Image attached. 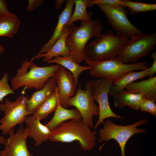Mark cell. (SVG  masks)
Masks as SVG:
<instances>
[{"instance_id": "1", "label": "cell", "mask_w": 156, "mask_h": 156, "mask_svg": "<svg viewBox=\"0 0 156 156\" xmlns=\"http://www.w3.org/2000/svg\"><path fill=\"white\" fill-rule=\"evenodd\" d=\"M96 134L82 119L73 120L63 122L51 131L50 140L64 143L77 141L81 149L86 151L96 146Z\"/></svg>"}, {"instance_id": "2", "label": "cell", "mask_w": 156, "mask_h": 156, "mask_svg": "<svg viewBox=\"0 0 156 156\" xmlns=\"http://www.w3.org/2000/svg\"><path fill=\"white\" fill-rule=\"evenodd\" d=\"M129 39L115 34L111 30L101 34L87 44L85 61L96 62L116 58Z\"/></svg>"}, {"instance_id": "3", "label": "cell", "mask_w": 156, "mask_h": 156, "mask_svg": "<svg viewBox=\"0 0 156 156\" xmlns=\"http://www.w3.org/2000/svg\"><path fill=\"white\" fill-rule=\"evenodd\" d=\"M103 28L102 23L99 20L82 21L79 27L73 23L69 27L66 45L70 50L71 55L77 64L80 65L85 61V49L88 41L91 38L101 34Z\"/></svg>"}, {"instance_id": "4", "label": "cell", "mask_w": 156, "mask_h": 156, "mask_svg": "<svg viewBox=\"0 0 156 156\" xmlns=\"http://www.w3.org/2000/svg\"><path fill=\"white\" fill-rule=\"evenodd\" d=\"M85 62L92 67L89 71L90 76L96 78L105 79L112 82L130 72L144 70L148 68L145 62L125 64L116 58L99 61H86Z\"/></svg>"}, {"instance_id": "5", "label": "cell", "mask_w": 156, "mask_h": 156, "mask_svg": "<svg viewBox=\"0 0 156 156\" xmlns=\"http://www.w3.org/2000/svg\"><path fill=\"white\" fill-rule=\"evenodd\" d=\"M149 120L144 118L135 123L128 125L123 126L116 124L109 119L103 122V127L99 130V137L98 143L105 141L99 148V151L108 141L113 139L118 143L121 150V156H125V148L129 139L134 135L139 133H146L147 130L145 128H138L137 127L147 123Z\"/></svg>"}, {"instance_id": "6", "label": "cell", "mask_w": 156, "mask_h": 156, "mask_svg": "<svg viewBox=\"0 0 156 156\" xmlns=\"http://www.w3.org/2000/svg\"><path fill=\"white\" fill-rule=\"evenodd\" d=\"M29 66L30 70L28 72L19 69L18 71L23 73H18L12 77L11 83L14 90L21 88L29 89L34 88L37 90L41 89L48 80L55 75L60 66L56 64L40 67L32 62Z\"/></svg>"}, {"instance_id": "7", "label": "cell", "mask_w": 156, "mask_h": 156, "mask_svg": "<svg viewBox=\"0 0 156 156\" xmlns=\"http://www.w3.org/2000/svg\"><path fill=\"white\" fill-rule=\"evenodd\" d=\"M29 98L28 96L21 95L14 101L6 99L4 103L0 104V110L3 112L4 114L0 119V130L2 131L3 135L8 134L16 125L22 124L30 114L27 107Z\"/></svg>"}, {"instance_id": "8", "label": "cell", "mask_w": 156, "mask_h": 156, "mask_svg": "<svg viewBox=\"0 0 156 156\" xmlns=\"http://www.w3.org/2000/svg\"><path fill=\"white\" fill-rule=\"evenodd\" d=\"M156 44V33H143L129 38L116 57L125 64L133 63L149 54Z\"/></svg>"}, {"instance_id": "9", "label": "cell", "mask_w": 156, "mask_h": 156, "mask_svg": "<svg viewBox=\"0 0 156 156\" xmlns=\"http://www.w3.org/2000/svg\"><path fill=\"white\" fill-rule=\"evenodd\" d=\"M96 5L104 13L108 22L116 32V35L131 38L143 33L128 19L126 7L122 5L110 6L102 4Z\"/></svg>"}, {"instance_id": "10", "label": "cell", "mask_w": 156, "mask_h": 156, "mask_svg": "<svg viewBox=\"0 0 156 156\" xmlns=\"http://www.w3.org/2000/svg\"><path fill=\"white\" fill-rule=\"evenodd\" d=\"M92 80L88 81L85 90L79 85L75 95L69 101V107L74 106L80 113L82 120L90 129L94 126L93 117L99 114V108L94 102L92 94Z\"/></svg>"}, {"instance_id": "11", "label": "cell", "mask_w": 156, "mask_h": 156, "mask_svg": "<svg viewBox=\"0 0 156 156\" xmlns=\"http://www.w3.org/2000/svg\"><path fill=\"white\" fill-rule=\"evenodd\" d=\"M112 82L105 79L92 80V94L94 101L96 102L99 108V118L94 127L95 130L104 120L109 117L124 119V117L115 113L109 105L108 95Z\"/></svg>"}, {"instance_id": "12", "label": "cell", "mask_w": 156, "mask_h": 156, "mask_svg": "<svg viewBox=\"0 0 156 156\" xmlns=\"http://www.w3.org/2000/svg\"><path fill=\"white\" fill-rule=\"evenodd\" d=\"M20 125L16 133L14 128L8 133L10 137L5 148L0 151V156H34L29 151L27 144L29 129L27 127H24L22 124Z\"/></svg>"}, {"instance_id": "13", "label": "cell", "mask_w": 156, "mask_h": 156, "mask_svg": "<svg viewBox=\"0 0 156 156\" xmlns=\"http://www.w3.org/2000/svg\"><path fill=\"white\" fill-rule=\"evenodd\" d=\"M60 102L64 107H69L68 102L77 91L74 77L70 71L60 66L55 73Z\"/></svg>"}, {"instance_id": "14", "label": "cell", "mask_w": 156, "mask_h": 156, "mask_svg": "<svg viewBox=\"0 0 156 156\" xmlns=\"http://www.w3.org/2000/svg\"><path fill=\"white\" fill-rule=\"evenodd\" d=\"M65 6L59 16L57 25L50 40L40 48L38 54L47 52L60 37L66 25L73 12L75 0L66 1Z\"/></svg>"}, {"instance_id": "15", "label": "cell", "mask_w": 156, "mask_h": 156, "mask_svg": "<svg viewBox=\"0 0 156 156\" xmlns=\"http://www.w3.org/2000/svg\"><path fill=\"white\" fill-rule=\"evenodd\" d=\"M56 87L55 75L48 80L42 88L32 94L27 103V109L30 114H32L53 94Z\"/></svg>"}, {"instance_id": "16", "label": "cell", "mask_w": 156, "mask_h": 156, "mask_svg": "<svg viewBox=\"0 0 156 156\" xmlns=\"http://www.w3.org/2000/svg\"><path fill=\"white\" fill-rule=\"evenodd\" d=\"M40 121L32 115L28 116L25 122L29 131L28 137L34 140L36 146L50 140L51 133V131Z\"/></svg>"}, {"instance_id": "17", "label": "cell", "mask_w": 156, "mask_h": 156, "mask_svg": "<svg viewBox=\"0 0 156 156\" xmlns=\"http://www.w3.org/2000/svg\"><path fill=\"white\" fill-rule=\"evenodd\" d=\"M126 91L131 93L142 94L146 99L156 101V76L128 85Z\"/></svg>"}, {"instance_id": "18", "label": "cell", "mask_w": 156, "mask_h": 156, "mask_svg": "<svg viewBox=\"0 0 156 156\" xmlns=\"http://www.w3.org/2000/svg\"><path fill=\"white\" fill-rule=\"evenodd\" d=\"M68 28L69 27H64L60 37L47 52L43 54H37L33 57L34 60L43 57V62H47L57 56L65 57L70 55V50L67 46L66 43Z\"/></svg>"}, {"instance_id": "19", "label": "cell", "mask_w": 156, "mask_h": 156, "mask_svg": "<svg viewBox=\"0 0 156 156\" xmlns=\"http://www.w3.org/2000/svg\"><path fill=\"white\" fill-rule=\"evenodd\" d=\"M115 107L122 108L125 106L129 107L135 110L139 109L142 103L146 99L141 94H136L123 90L113 95Z\"/></svg>"}, {"instance_id": "20", "label": "cell", "mask_w": 156, "mask_h": 156, "mask_svg": "<svg viewBox=\"0 0 156 156\" xmlns=\"http://www.w3.org/2000/svg\"><path fill=\"white\" fill-rule=\"evenodd\" d=\"M55 111L52 119L45 125L51 131L66 120L82 119L81 114L77 108L68 109L64 108L61 104L59 100Z\"/></svg>"}, {"instance_id": "21", "label": "cell", "mask_w": 156, "mask_h": 156, "mask_svg": "<svg viewBox=\"0 0 156 156\" xmlns=\"http://www.w3.org/2000/svg\"><path fill=\"white\" fill-rule=\"evenodd\" d=\"M47 63L49 64L55 63L68 69L73 75L77 86L78 83V79L80 74L87 70H90L92 67L89 65L83 66L77 64L70 55L68 56H58L52 58Z\"/></svg>"}, {"instance_id": "22", "label": "cell", "mask_w": 156, "mask_h": 156, "mask_svg": "<svg viewBox=\"0 0 156 156\" xmlns=\"http://www.w3.org/2000/svg\"><path fill=\"white\" fill-rule=\"evenodd\" d=\"M147 68L139 71L130 72L112 82L109 94L113 96L117 92L124 90L126 86L129 83L148 76Z\"/></svg>"}, {"instance_id": "23", "label": "cell", "mask_w": 156, "mask_h": 156, "mask_svg": "<svg viewBox=\"0 0 156 156\" xmlns=\"http://www.w3.org/2000/svg\"><path fill=\"white\" fill-rule=\"evenodd\" d=\"M21 21L14 14L0 17V37L11 38L18 31Z\"/></svg>"}, {"instance_id": "24", "label": "cell", "mask_w": 156, "mask_h": 156, "mask_svg": "<svg viewBox=\"0 0 156 156\" xmlns=\"http://www.w3.org/2000/svg\"><path fill=\"white\" fill-rule=\"evenodd\" d=\"M59 101L57 87L53 94L32 114L35 118L40 120L47 117L55 111Z\"/></svg>"}, {"instance_id": "25", "label": "cell", "mask_w": 156, "mask_h": 156, "mask_svg": "<svg viewBox=\"0 0 156 156\" xmlns=\"http://www.w3.org/2000/svg\"><path fill=\"white\" fill-rule=\"evenodd\" d=\"M87 0H75L74 11L65 27H69L75 21H80L90 22L91 21L92 12H88L86 9Z\"/></svg>"}, {"instance_id": "26", "label": "cell", "mask_w": 156, "mask_h": 156, "mask_svg": "<svg viewBox=\"0 0 156 156\" xmlns=\"http://www.w3.org/2000/svg\"><path fill=\"white\" fill-rule=\"evenodd\" d=\"M122 1L123 6L128 8L131 15L140 12H151L156 9V3H145L128 0H122Z\"/></svg>"}, {"instance_id": "27", "label": "cell", "mask_w": 156, "mask_h": 156, "mask_svg": "<svg viewBox=\"0 0 156 156\" xmlns=\"http://www.w3.org/2000/svg\"><path fill=\"white\" fill-rule=\"evenodd\" d=\"M8 74L5 73L0 80V102H2L7 95L14 93V90L8 83Z\"/></svg>"}, {"instance_id": "28", "label": "cell", "mask_w": 156, "mask_h": 156, "mask_svg": "<svg viewBox=\"0 0 156 156\" xmlns=\"http://www.w3.org/2000/svg\"><path fill=\"white\" fill-rule=\"evenodd\" d=\"M156 101L152 99H145L141 104L139 109L141 111L148 112L155 117Z\"/></svg>"}, {"instance_id": "29", "label": "cell", "mask_w": 156, "mask_h": 156, "mask_svg": "<svg viewBox=\"0 0 156 156\" xmlns=\"http://www.w3.org/2000/svg\"><path fill=\"white\" fill-rule=\"evenodd\" d=\"M97 4H103L110 6H123L122 0H87V7L92 6Z\"/></svg>"}, {"instance_id": "30", "label": "cell", "mask_w": 156, "mask_h": 156, "mask_svg": "<svg viewBox=\"0 0 156 156\" xmlns=\"http://www.w3.org/2000/svg\"><path fill=\"white\" fill-rule=\"evenodd\" d=\"M43 2V0H28V5L26 8L27 11L31 12L34 10L41 5Z\"/></svg>"}, {"instance_id": "31", "label": "cell", "mask_w": 156, "mask_h": 156, "mask_svg": "<svg viewBox=\"0 0 156 156\" xmlns=\"http://www.w3.org/2000/svg\"><path fill=\"white\" fill-rule=\"evenodd\" d=\"M153 60L152 65L147 68L148 72V76L150 77L154 76L156 73V52H154L151 56Z\"/></svg>"}, {"instance_id": "32", "label": "cell", "mask_w": 156, "mask_h": 156, "mask_svg": "<svg viewBox=\"0 0 156 156\" xmlns=\"http://www.w3.org/2000/svg\"><path fill=\"white\" fill-rule=\"evenodd\" d=\"M8 8L6 1L4 0H0V17L11 14Z\"/></svg>"}, {"instance_id": "33", "label": "cell", "mask_w": 156, "mask_h": 156, "mask_svg": "<svg viewBox=\"0 0 156 156\" xmlns=\"http://www.w3.org/2000/svg\"><path fill=\"white\" fill-rule=\"evenodd\" d=\"M65 1V0H56L55 4V8L56 9L58 10L60 9L62 6Z\"/></svg>"}, {"instance_id": "34", "label": "cell", "mask_w": 156, "mask_h": 156, "mask_svg": "<svg viewBox=\"0 0 156 156\" xmlns=\"http://www.w3.org/2000/svg\"><path fill=\"white\" fill-rule=\"evenodd\" d=\"M8 141V138L5 139L3 136H0V144H3L5 146Z\"/></svg>"}, {"instance_id": "35", "label": "cell", "mask_w": 156, "mask_h": 156, "mask_svg": "<svg viewBox=\"0 0 156 156\" xmlns=\"http://www.w3.org/2000/svg\"><path fill=\"white\" fill-rule=\"evenodd\" d=\"M5 47L3 44H0V53H3L5 51Z\"/></svg>"}]
</instances>
